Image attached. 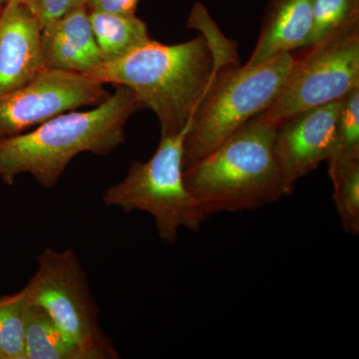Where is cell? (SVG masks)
I'll list each match as a JSON object with an SVG mask.
<instances>
[{
	"mask_svg": "<svg viewBox=\"0 0 359 359\" xmlns=\"http://www.w3.org/2000/svg\"><path fill=\"white\" fill-rule=\"evenodd\" d=\"M187 131L161 137L154 155L147 162H132L124 180L103 195L106 207L150 214L159 238L169 245L176 243L180 229L198 231L208 219L184 181Z\"/></svg>",
	"mask_w": 359,
	"mask_h": 359,
	"instance_id": "5b68a950",
	"label": "cell"
},
{
	"mask_svg": "<svg viewBox=\"0 0 359 359\" xmlns=\"http://www.w3.org/2000/svg\"><path fill=\"white\" fill-rule=\"evenodd\" d=\"M359 87V25L308 48L295 58L280 95L259 115L278 126L302 111L341 100Z\"/></svg>",
	"mask_w": 359,
	"mask_h": 359,
	"instance_id": "52a82bcc",
	"label": "cell"
},
{
	"mask_svg": "<svg viewBox=\"0 0 359 359\" xmlns=\"http://www.w3.org/2000/svg\"><path fill=\"white\" fill-rule=\"evenodd\" d=\"M313 29V0H269L259 40L245 67L306 48Z\"/></svg>",
	"mask_w": 359,
	"mask_h": 359,
	"instance_id": "7c38bea8",
	"label": "cell"
},
{
	"mask_svg": "<svg viewBox=\"0 0 359 359\" xmlns=\"http://www.w3.org/2000/svg\"><path fill=\"white\" fill-rule=\"evenodd\" d=\"M25 346V359H83L46 311L32 304L26 316Z\"/></svg>",
	"mask_w": 359,
	"mask_h": 359,
	"instance_id": "5bb4252c",
	"label": "cell"
},
{
	"mask_svg": "<svg viewBox=\"0 0 359 359\" xmlns=\"http://www.w3.org/2000/svg\"><path fill=\"white\" fill-rule=\"evenodd\" d=\"M88 0H39L32 11L39 21L40 28L71 9L86 6Z\"/></svg>",
	"mask_w": 359,
	"mask_h": 359,
	"instance_id": "d6986e66",
	"label": "cell"
},
{
	"mask_svg": "<svg viewBox=\"0 0 359 359\" xmlns=\"http://www.w3.org/2000/svg\"><path fill=\"white\" fill-rule=\"evenodd\" d=\"M221 67L218 52L205 35L175 45L151 40L119 60L103 63L88 77L133 90L159 119L161 137L189 129Z\"/></svg>",
	"mask_w": 359,
	"mask_h": 359,
	"instance_id": "6da1fadb",
	"label": "cell"
},
{
	"mask_svg": "<svg viewBox=\"0 0 359 359\" xmlns=\"http://www.w3.org/2000/svg\"><path fill=\"white\" fill-rule=\"evenodd\" d=\"M359 25V0H313V29L306 48Z\"/></svg>",
	"mask_w": 359,
	"mask_h": 359,
	"instance_id": "e0dca14e",
	"label": "cell"
},
{
	"mask_svg": "<svg viewBox=\"0 0 359 359\" xmlns=\"http://www.w3.org/2000/svg\"><path fill=\"white\" fill-rule=\"evenodd\" d=\"M276 130L257 116L184 169L186 187L208 218L217 212L257 209L287 197L273 150Z\"/></svg>",
	"mask_w": 359,
	"mask_h": 359,
	"instance_id": "3957f363",
	"label": "cell"
},
{
	"mask_svg": "<svg viewBox=\"0 0 359 359\" xmlns=\"http://www.w3.org/2000/svg\"><path fill=\"white\" fill-rule=\"evenodd\" d=\"M25 290L30 304L44 309L83 359H116L119 353L99 321V309L74 252L46 248Z\"/></svg>",
	"mask_w": 359,
	"mask_h": 359,
	"instance_id": "8992f818",
	"label": "cell"
},
{
	"mask_svg": "<svg viewBox=\"0 0 359 359\" xmlns=\"http://www.w3.org/2000/svg\"><path fill=\"white\" fill-rule=\"evenodd\" d=\"M339 106L340 100L302 111L276 126L273 150L287 196L299 179L327 162Z\"/></svg>",
	"mask_w": 359,
	"mask_h": 359,
	"instance_id": "9c48e42d",
	"label": "cell"
},
{
	"mask_svg": "<svg viewBox=\"0 0 359 359\" xmlns=\"http://www.w3.org/2000/svg\"><path fill=\"white\" fill-rule=\"evenodd\" d=\"M115 86V93L91 110L67 111L0 140V180L13 186L18 176L29 174L44 188H53L76 156H105L124 144L126 123L143 105L133 90Z\"/></svg>",
	"mask_w": 359,
	"mask_h": 359,
	"instance_id": "7a4b0ae2",
	"label": "cell"
},
{
	"mask_svg": "<svg viewBox=\"0 0 359 359\" xmlns=\"http://www.w3.org/2000/svg\"><path fill=\"white\" fill-rule=\"evenodd\" d=\"M295 58L294 52H285L252 67L219 68L185 135L184 169L268 110L280 95Z\"/></svg>",
	"mask_w": 359,
	"mask_h": 359,
	"instance_id": "277c9868",
	"label": "cell"
},
{
	"mask_svg": "<svg viewBox=\"0 0 359 359\" xmlns=\"http://www.w3.org/2000/svg\"><path fill=\"white\" fill-rule=\"evenodd\" d=\"M140 0H88L86 7L89 11H101L118 15H136Z\"/></svg>",
	"mask_w": 359,
	"mask_h": 359,
	"instance_id": "ffe728a7",
	"label": "cell"
},
{
	"mask_svg": "<svg viewBox=\"0 0 359 359\" xmlns=\"http://www.w3.org/2000/svg\"><path fill=\"white\" fill-rule=\"evenodd\" d=\"M89 18L104 63L119 60L152 40L136 15L89 11Z\"/></svg>",
	"mask_w": 359,
	"mask_h": 359,
	"instance_id": "4fadbf2b",
	"label": "cell"
},
{
	"mask_svg": "<svg viewBox=\"0 0 359 359\" xmlns=\"http://www.w3.org/2000/svg\"><path fill=\"white\" fill-rule=\"evenodd\" d=\"M334 185V200L342 228L359 235V162L328 168Z\"/></svg>",
	"mask_w": 359,
	"mask_h": 359,
	"instance_id": "ac0fdd59",
	"label": "cell"
},
{
	"mask_svg": "<svg viewBox=\"0 0 359 359\" xmlns=\"http://www.w3.org/2000/svg\"><path fill=\"white\" fill-rule=\"evenodd\" d=\"M103 85L85 75L44 68L29 83L0 96V140L61 113L100 105L111 95Z\"/></svg>",
	"mask_w": 359,
	"mask_h": 359,
	"instance_id": "ba28073f",
	"label": "cell"
},
{
	"mask_svg": "<svg viewBox=\"0 0 359 359\" xmlns=\"http://www.w3.org/2000/svg\"><path fill=\"white\" fill-rule=\"evenodd\" d=\"M40 44L43 65L48 69L88 77L104 63L85 6L75 7L42 26Z\"/></svg>",
	"mask_w": 359,
	"mask_h": 359,
	"instance_id": "8fae6325",
	"label": "cell"
},
{
	"mask_svg": "<svg viewBox=\"0 0 359 359\" xmlns=\"http://www.w3.org/2000/svg\"><path fill=\"white\" fill-rule=\"evenodd\" d=\"M8 2V1H18L20 2V4H25V6H27L29 7L30 9H32L33 7L35 6V4H37V1L39 0H0V2Z\"/></svg>",
	"mask_w": 359,
	"mask_h": 359,
	"instance_id": "44dd1931",
	"label": "cell"
},
{
	"mask_svg": "<svg viewBox=\"0 0 359 359\" xmlns=\"http://www.w3.org/2000/svg\"><path fill=\"white\" fill-rule=\"evenodd\" d=\"M359 162V87L340 100L328 168Z\"/></svg>",
	"mask_w": 359,
	"mask_h": 359,
	"instance_id": "2e32d148",
	"label": "cell"
},
{
	"mask_svg": "<svg viewBox=\"0 0 359 359\" xmlns=\"http://www.w3.org/2000/svg\"><path fill=\"white\" fill-rule=\"evenodd\" d=\"M2 7H4L2 6V2H0V11H1Z\"/></svg>",
	"mask_w": 359,
	"mask_h": 359,
	"instance_id": "7402d4cb",
	"label": "cell"
},
{
	"mask_svg": "<svg viewBox=\"0 0 359 359\" xmlns=\"http://www.w3.org/2000/svg\"><path fill=\"white\" fill-rule=\"evenodd\" d=\"M29 304L25 289L0 297V359H25V323Z\"/></svg>",
	"mask_w": 359,
	"mask_h": 359,
	"instance_id": "9a60e30c",
	"label": "cell"
},
{
	"mask_svg": "<svg viewBox=\"0 0 359 359\" xmlns=\"http://www.w3.org/2000/svg\"><path fill=\"white\" fill-rule=\"evenodd\" d=\"M39 21L32 9L6 2L0 11V96L20 88L44 69Z\"/></svg>",
	"mask_w": 359,
	"mask_h": 359,
	"instance_id": "30bf717a",
	"label": "cell"
}]
</instances>
